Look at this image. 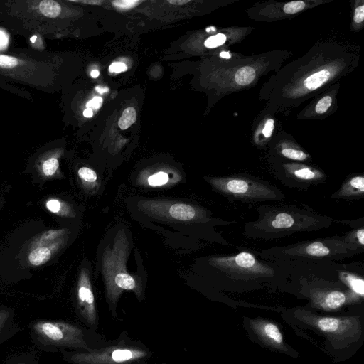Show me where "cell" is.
Masks as SVG:
<instances>
[{"label":"cell","instance_id":"cell-1","mask_svg":"<svg viewBox=\"0 0 364 364\" xmlns=\"http://www.w3.org/2000/svg\"><path fill=\"white\" fill-rule=\"evenodd\" d=\"M360 46L344 34L322 35L302 56L282 65L263 83L264 108L288 117L301 104L351 74L358 66Z\"/></svg>","mask_w":364,"mask_h":364},{"label":"cell","instance_id":"cell-2","mask_svg":"<svg viewBox=\"0 0 364 364\" xmlns=\"http://www.w3.org/2000/svg\"><path fill=\"white\" fill-rule=\"evenodd\" d=\"M293 55L288 50H273L252 55L225 50L213 61L215 98L246 91L260 80L276 73Z\"/></svg>","mask_w":364,"mask_h":364},{"label":"cell","instance_id":"cell-3","mask_svg":"<svg viewBox=\"0 0 364 364\" xmlns=\"http://www.w3.org/2000/svg\"><path fill=\"white\" fill-rule=\"evenodd\" d=\"M259 218L245 224L247 237L272 240L296 232L314 231L327 228L331 219L292 206L264 205L257 208Z\"/></svg>","mask_w":364,"mask_h":364},{"label":"cell","instance_id":"cell-4","mask_svg":"<svg viewBox=\"0 0 364 364\" xmlns=\"http://www.w3.org/2000/svg\"><path fill=\"white\" fill-rule=\"evenodd\" d=\"M152 357L149 347L123 331L117 339L100 348L66 353L65 360L71 364H147Z\"/></svg>","mask_w":364,"mask_h":364},{"label":"cell","instance_id":"cell-5","mask_svg":"<svg viewBox=\"0 0 364 364\" xmlns=\"http://www.w3.org/2000/svg\"><path fill=\"white\" fill-rule=\"evenodd\" d=\"M269 255L279 259H343L361 251L342 238H331L300 242L285 247L268 250Z\"/></svg>","mask_w":364,"mask_h":364},{"label":"cell","instance_id":"cell-6","mask_svg":"<svg viewBox=\"0 0 364 364\" xmlns=\"http://www.w3.org/2000/svg\"><path fill=\"white\" fill-rule=\"evenodd\" d=\"M33 328L49 343L74 351H90L107 342L96 331L67 322L39 321L34 324Z\"/></svg>","mask_w":364,"mask_h":364},{"label":"cell","instance_id":"cell-7","mask_svg":"<svg viewBox=\"0 0 364 364\" xmlns=\"http://www.w3.org/2000/svg\"><path fill=\"white\" fill-rule=\"evenodd\" d=\"M208 181L217 191L240 201L261 202L285 198V196L273 185L250 176L210 178Z\"/></svg>","mask_w":364,"mask_h":364},{"label":"cell","instance_id":"cell-8","mask_svg":"<svg viewBox=\"0 0 364 364\" xmlns=\"http://www.w3.org/2000/svg\"><path fill=\"white\" fill-rule=\"evenodd\" d=\"M333 0H294L258 1L245 10L247 17L255 21L273 23L291 19L310 9L329 4Z\"/></svg>","mask_w":364,"mask_h":364},{"label":"cell","instance_id":"cell-9","mask_svg":"<svg viewBox=\"0 0 364 364\" xmlns=\"http://www.w3.org/2000/svg\"><path fill=\"white\" fill-rule=\"evenodd\" d=\"M211 265L231 276L243 278L272 277L274 269L261 263L250 252H242L235 255L213 257Z\"/></svg>","mask_w":364,"mask_h":364},{"label":"cell","instance_id":"cell-10","mask_svg":"<svg viewBox=\"0 0 364 364\" xmlns=\"http://www.w3.org/2000/svg\"><path fill=\"white\" fill-rule=\"evenodd\" d=\"M341 82H337L319 93L298 112L299 120H325L338 109V95Z\"/></svg>","mask_w":364,"mask_h":364},{"label":"cell","instance_id":"cell-11","mask_svg":"<svg viewBox=\"0 0 364 364\" xmlns=\"http://www.w3.org/2000/svg\"><path fill=\"white\" fill-rule=\"evenodd\" d=\"M267 150L272 161L309 164L311 155L287 131L281 129L272 139Z\"/></svg>","mask_w":364,"mask_h":364},{"label":"cell","instance_id":"cell-12","mask_svg":"<svg viewBox=\"0 0 364 364\" xmlns=\"http://www.w3.org/2000/svg\"><path fill=\"white\" fill-rule=\"evenodd\" d=\"M76 296L80 317L90 330L96 331L99 326V318L89 274L86 269L82 270L80 274Z\"/></svg>","mask_w":364,"mask_h":364},{"label":"cell","instance_id":"cell-13","mask_svg":"<svg viewBox=\"0 0 364 364\" xmlns=\"http://www.w3.org/2000/svg\"><path fill=\"white\" fill-rule=\"evenodd\" d=\"M281 129L282 124L277 115L263 108L251 124V143L257 149H267L274 136Z\"/></svg>","mask_w":364,"mask_h":364},{"label":"cell","instance_id":"cell-14","mask_svg":"<svg viewBox=\"0 0 364 364\" xmlns=\"http://www.w3.org/2000/svg\"><path fill=\"white\" fill-rule=\"evenodd\" d=\"M277 168L283 173L288 178L302 184H314L324 181L326 174L319 168H316L309 164L272 161Z\"/></svg>","mask_w":364,"mask_h":364},{"label":"cell","instance_id":"cell-15","mask_svg":"<svg viewBox=\"0 0 364 364\" xmlns=\"http://www.w3.org/2000/svg\"><path fill=\"white\" fill-rule=\"evenodd\" d=\"M364 196V176L355 175L346 179L341 188L331 196V198L353 200Z\"/></svg>","mask_w":364,"mask_h":364},{"label":"cell","instance_id":"cell-16","mask_svg":"<svg viewBox=\"0 0 364 364\" xmlns=\"http://www.w3.org/2000/svg\"><path fill=\"white\" fill-rule=\"evenodd\" d=\"M60 239L55 243L48 246H40L32 248L28 254V262L33 266H41L46 263L51 257L53 252L60 245Z\"/></svg>","mask_w":364,"mask_h":364},{"label":"cell","instance_id":"cell-17","mask_svg":"<svg viewBox=\"0 0 364 364\" xmlns=\"http://www.w3.org/2000/svg\"><path fill=\"white\" fill-rule=\"evenodd\" d=\"M168 214L173 219L186 221L198 218L201 214L193 206L185 203L172 204Z\"/></svg>","mask_w":364,"mask_h":364},{"label":"cell","instance_id":"cell-18","mask_svg":"<svg viewBox=\"0 0 364 364\" xmlns=\"http://www.w3.org/2000/svg\"><path fill=\"white\" fill-rule=\"evenodd\" d=\"M350 3V30L358 33L364 27V0H351Z\"/></svg>","mask_w":364,"mask_h":364},{"label":"cell","instance_id":"cell-19","mask_svg":"<svg viewBox=\"0 0 364 364\" xmlns=\"http://www.w3.org/2000/svg\"><path fill=\"white\" fill-rule=\"evenodd\" d=\"M346 301V295L341 291H327L320 296L321 304L328 309H336L342 306Z\"/></svg>","mask_w":364,"mask_h":364},{"label":"cell","instance_id":"cell-20","mask_svg":"<svg viewBox=\"0 0 364 364\" xmlns=\"http://www.w3.org/2000/svg\"><path fill=\"white\" fill-rule=\"evenodd\" d=\"M66 232V230H52L42 233L37 237L31 244L32 248L40 246L51 245L58 240L60 237L63 236Z\"/></svg>","mask_w":364,"mask_h":364},{"label":"cell","instance_id":"cell-21","mask_svg":"<svg viewBox=\"0 0 364 364\" xmlns=\"http://www.w3.org/2000/svg\"><path fill=\"white\" fill-rule=\"evenodd\" d=\"M341 279L346 283L351 290L361 297L364 294V281L362 277L355 274L341 272L339 274Z\"/></svg>","mask_w":364,"mask_h":364},{"label":"cell","instance_id":"cell-22","mask_svg":"<svg viewBox=\"0 0 364 364\" xmlns=\"http://www.w3.org/2000/svg\"><path fill=\"white\" fill-rule=\"evenodd\" d=\"M343 240L355 249L363 252L364 248V228L361 227L349 232L343 237Z\"/></svg>","mask_w":364,"mask_h":364},{"label":"cell","instance_id":"cell-23","mask_svg":"<svg viewBox=\"0 0 364 364\" xmlns=\"http://www.w3.org/2000/svg\"><path fill=\"white\" fill-rule=\"evenodd\" d=\"M40 12L45 16L55 18L61 12L60 5L53 0H43L40 1L38 5Z\"/></svg>","mask_w":364,"mask_h":364},{"label":"cell","instance_id":"cell-24","mask_svg":"<svg viewBox=\"0 0 364 364\" xmlns=\"http://www.w3.org/2000/svg\"><path fill=\"white\" fill-rule=\"evenodd\" d=\"M59 168V161L56 157L52 156L46 159L40 166V171L46 178L54 176Z\"/></svg>","mask_w":364,"mask_h":364},{"label":"cell","instance_id":"cell-25","mask_svg":"<svg viewBox=\"0 0 364 364\" xmlns=\"http://www.w3.org/2000/svg\"><path fill=\"white\" fill-rule=\"evenodd\" d=\"M263 334L272 342L280 344L283 342L282 335L277 325L267 323L262 328Z\"/></svg>","mask_w":364,"mask_h":364},{"label":"cell","instance_id":"cell-26","mask_svg":"<svg viewBox=\"0 0 364 364\" xmlns=\"http://www.w3.org/2000/svg\"><path fill=\"white\" fill-rule=\"evenodd\" d=\"M136 110L134 107L126 108L120 117L118 125L122 130L128 129L136 121Z\"/></svg>","mask_w":364,"mask_h":364},{"label":"cell","instance_id":"cell-27","mask_svg":"<svg viewBox=\"0 0 364 364\" xmlns=\"http://www.w3.org/2000/svg\"><path fill=\"white\" fill-rule=\"evenodd\" d=\"M46 208L51 213L60 215H69V211L65 203L55 199L50 198L46 202Z\"/></svg>","mask_w":364,"mask_h":364},{"label":"cell","instance_id":"cell-28","mask_svg":"<svg viewBox=\"0 0 364 364\" xmlns=\"http://www.w3.org/2000/svg\"><path fill=\"white\" fill-rule=\"evenodd\" d=\"M318 327L325 332H336L340 328L341 321L336 318H321L318 321Z\"/></svg>","mask_w":364,"mask_h":364},{"label":"cell","instance_id":"cell-29","mask_svg":"<svg viewBox=\"0 0 364 364\" xmlns=\"http://www.w3.org/2000/svg\"><path fill=\"white\" fill-rule=\"evenodd\" d=\"M168 173L163 171L157 172L148 178V183L151 186H160L166 184L168 181Z\"/></svg>","mask_w":364,"mask_h":364},{"label":"cell","instance_id":"cell-30","mask_svg":"<svg viewBox=\"0 0 364 364\" xmlns=\"http://www.w3.org/2000/svg\"><path fill=\"white\" fill-rule=\"evenodd\" d=\"M78 176L80 179L87 183H93L97 181V174L91 168L82 167L78 170Z\"/></svg>","mask_w":364,"mask_h":364},{"label":"cell","instance_id":"cell-31","mask_svg":"<svg viewBox=\"0 0 364 364\" xmlns=\"http://www.w3.org/2000/svg\"><path fill=\"white\" fill-rule=\"evenodd\" d=\"M141 2L142 1L138 0H116L112 1V4L115 7L121 9H128L136 6Z\"/></svg>","mask_w":364,"mask_h":364},{"label":"cell","instance_id":"cell-32","mask_svg":"<svg viewBox=\"0 0 364 364\" xmlns=\"http://www.w3.org/2000/svg\"><path fill=\"white\" fill-rule=\"evenodd\" d=\"M18 64V60L12 56L0 55V67L1 68H14Z\"/></svg>","mask_w":364,"mask_h":364},{"label":"cell","instance_id":"cell-33","mask_svg":"<svg viewBox=\"0 0 364 364\" xmlns=\"http://www.w3.org/2000/svg\"><path fill=\"white\" fill-rule=\"evenodd\" d=\"M127 70V66L122 62H114L109 68L110 72L117 73L126 71Z\"/></svg>","mask_w":364,"mask_h":364},{"label":"cell","instance_id":"cell-34","mask_svg":"<svg viewBox=\"0 0 364 364\" xmlns=\"http://www.w3.org/2000/svg\"><path fill=\"white\" fill-rule=\"evenodd\" d=\"M102 103V98L101 97L96 96L92 98L91 100L87 102L86 107L87 108H93L95 109H97L100 107Z\"/></svg>","mask_w":364,"mask_h":364},{"label":"cell","instance_id":"cell-35","mask_svg":"<svg viewBox=\"0 0 364 364\" xmlns=\"http://www.w3.org/2000/svg\"><path fill=\"white\" fill-rule=\"evenodd\" d=\"M9 43V36L6 33L0 29V50L6 48Z\"/></svg>","mask_w":364,"mask_h":364},{"label":"cell","instance_id":"cell-36","mask_svg":"<svg viewBox=\"0 0 364 364\" xmlns=\"http://www.w3.org/2000/svg\"><path fill=\"white\" fill-rule=\"evenodd\" d=\"M9 313L6 310H0V332L3 329L8 318Z\"/></svg>","mask_w":364,"mask_h":364},{"label":"cell","instance_id":"cell-37","mask_svg":"<svg viewBox=\"0 0 364 364\" xmlns=\"http://www.w3.org/2000/svg\"><path fill=\"white\" fill-rule=\"evenodd\" d=\"M190 1V0H169L168 3L176 6H183Z\"/></svg>","mask_w":364,"mask_h":364},{"label":"cell","instance_id":"cell-38","mask_svg":"<svg viewBox=\"0 0 364 364\" xmlns=\"http://www.w3.org/2000/svg\"><path fill=\"white\" fill-rule=\"evenodd\" d=\"M72 1L73 2H79V3H84V4H95V5H100L102 4V1H97V0H93V1H77V0H72Z\"/></svg>","mask_w":364,"mask_h":364},{"label":"cell","instance_id":"cell-39","mask_svg":"<svg viewBox=\"0 0 364 364\" xmlns=\"http://www.w3.org/2000/svg\"><path fill=\"white\" fill-rule=\"evenodd\" d=\"M84 117L87 118L92 117L93 115V111L91 108H86L83 112Z\"/></svg>","mask_w":364,"mask_h":364},{"label":"cell","instance_id":"cell-40","mask_svg":"<svg viewBox=\"0 0 364 364\" xmlns=\"http://www.w3.org/2000/svg\"><path fill=\"white\" fill-rule=\"evenodd\" d=\"M95 89L97 92H100V94H102L104 92H107L109 91L108 87H102V86H97V87H95Z\"/></svg>","mask_w":364,"mask_h":364},{"label":"cell","instance_id":"cell-41","mask_svg":"<svg viewBox=\"0 0 364 364\" xmlns=\"http://www.w3.org/2000/svg\"><path fill=\"white\" fill-rule=\"evenodd\" d=\"M100 72L97 70H93L90 73V75L93 78H96L99 76Z\"/></svg>","mask_w":364,"mask_h":364},{"label":"cell","instance_id":"cell-42","mask_svg":"<svg viewBox=\"0 0 364 364\" xmlns=\"http://www.w3.org/2000/svg\"><path fill=\"white\" fill-rule=\"evenodd\" d=\"M156 364H166V363H156Z\"/></svg>","mask_w":364,"mask_h":364}]
</instances>
